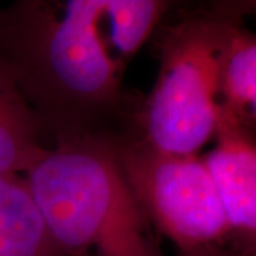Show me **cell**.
<instances>
[{
	"mask_svg": "<svg viewBox=\"0 0 256 256\" xmlns=\"http://www.w3.org/2000/svg\"><path fill=\"white\" fill-rule=\"evenodd\" d=\"M42 120L0 62V176L23 174L40 152Z\"/></svg>",
	"mask_w": 256,
	"mask_h": 256,
	"instance_id": "7",
	"label": "cell"
},
{
	"mask_svg": "<svg viewBox=\"0 0 256 256\" xmlns=\"http://www.w3.org/2000/svg\"><path fill=\"white\" fill-rule=\"evenodd\" d=\"M22 175L64 256H162L120 168L114 137H57Z\"/></svg>",
	"mask_w": 256,
	"mask_h": 256,
	"instance_id": "2",
	"label": "cell"
},
{
	"mask_svg": "<svg viewBox=\"0 0 256 256\" xmlns=\"http://www.w3.org/2000/svg\"><path fill=\"white\" fill-rule=\"evenodd\" d=\"M215 146L204 161L229 226L228 248L256 256V132L222 104Z\"/></svg>",
	"mask_w": 256,
	"mask_h": 256,
	"instance_id": "5",
	"label": "cell"
},
{
	"mask_svg": "<svg viewBox=\"0 0 256 256\" xmlns=\"http://www.w3.org/2000/svg\"><path fill=\"white\" fill-rule=\"evenodd\" d=\"M170 3L160 0L18 2L0 9V62L57 137L117 108L128 63Z\"/></svg>",
	"mask_w": 256,
	"mask_h": 256,
	"instance_id": "1",
	"label": "cell"
},
{
	"mask_svg": "<svg viewBox=\"0 0 256 256\" xmlns=\"http://www.w3.org/2000/svg\"><path fill=\"white\" fill-rule=\"evenodd\" d=\"M235 20L240 18L212 3L160 28L158 76L140 117V138L146 144L168 154L200 156L214 140L222 57Z\"/></svg>",
	"mask_w": 256,
	"mask_h": 256,
	"instance_id": "3",
	"label": "cell"
},
{
	"mask_svg": "<svg viewBox=\"0 0 256 256\" xmlns=\"http://www.w3.org/2000/svg\"><path fill=\"white\" fill-rule=\"evenodd\" d=\"M114 144L140 208L180 252L228 246V222L201 156L168 154L140 137L114 138Z\"/></svg>",
	"mask_w": 256,
	"mask_h": 256,
	"instance_id": "4",
	"label": "cell"
},
{
	"mask_svg": "<svg viewBox=\"0 0 256 256\" xmlns=\"http://www.w3.org/2000/svg\"><path fill=\"white\" fill-rule=\"evenodd\" d=\"M215 6L226 12L235 18H242L245 16H256V0H239V2H216Z\"/></svg>",
	"mask_w": 256,
	"mask_h": 256,
	"instance_id": "9",
	"label": "cell"
},
{
	"mask_svg": "<svg viewBox=\"0 0 256 256\" xmlns=\"http://www.w3.org/2000/svg\"><path fill=\"white\" fill-rule=\"evenodd\" d=\"M0 256H64L20 174L0 176Z\"/></svg>",
	"mask_w": 256,
	"mask_h": 256,
	"instance_id": "6",
	"label": "cell"
},
{
	"mask_svg": "<svg viewBox=\"0 0 256 256\" xmlns=\"http://www.w3.org/2000/svg\"><path fill=\"white\" fill-rule=\"evenodd\" d=\"M220 104L245 122L256 124V34L242 20L229 30L222 57Z\"/></svg>",
	"mask_w": 256,
	"mask_h": 256,
	"instance_id": "8",
	"label": "cell"
},
{
	"mask_svg": "<svg viewBox=\"0 0 256 256\" xmlns=\"http://www.w3.org/2000/svg\"><path fill=\"white\" fill-rule=\"evenodd\" d=\"M180 256H244L228 246H208L180 252Z\"/></svg>",
	"mask_w": 256,
	"mask_h": 256,
	"instance_id": "10",
	"label": "cell"
}]
</instances>
